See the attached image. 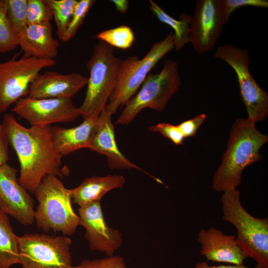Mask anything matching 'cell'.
Segmentation results:
<instances>
[{"mask_svg": "<svg viewBox=\"0 0 268 268\" xmlns=\"http://www.w3.org/2000/svg\"><path fill=\"white\" fill-rule=\"evenodd\" d=\"M255 125L247 119L235 121L221 163L212 178L214 190L223 192L236 189L241 183L245 168L263 158L260 150L268 141V136L259 131Z\"/></svg>", "mask_w": 268, "mask_h": 268, "instance_id": "2", "label": "cell"}, {"mask_svg": "<svg viewBox=\"0 0 268 268\" xmlns=\"http://www.w3.org/2000/svg\"><path fill=\"white\" fill-rule=\"evenodd\" d=\"M95 1L94 0H78L62 41L67 42L74 37Z\"/></svg>", "mask_w": 268, "mask_h": 268, "instance_id": "27", "label": "cell"}, {"mask_svg": "<svg viewBox=\"0 0 268 268\" xmlns=\"http://www.w3.org/2000/svg\"><path fill=\"white\" fill-rule=\"evenodd\" d=\"M31 126H50L69 123L80 115L71 98L37 99L29 96L19 99L11 110Z\"/></svg>", "mask_w": 268, "mask_h": 268, "instance_id": "12", "label": "cell"}, {"mask_svg": "<svg viewBox=\"0 0 268 268\" xmlns=\"http://www.w3.org/2000/svg\"><path fill=\"white\" fill-rule=\"evenodd\" d=\"M45 1L51 9L56 25V34L59 39L61 41L78 0H45Z\"/></svg>", "mask_w": 268, "mask_h": 268, "instance_id": "23", "label": "cell"}, {"mask_svg": "<svg viewBox=\"0 0 268 268\" xmlns=\"http://www.w3.org/2000/svg\"><path fill=\"white\" fill-rule=\"evenodd\" d=\"M18 237L14 233L7 215L0 210V268L20 264Z\"/></svg>", "mask_w": 268, "mask_h": 268, "instance_id": "21", "label": "cell"}, {"mask_svg": "<svg viewBox=\"0 0 268 268\" xmlns=\"http://www.w3.org/2000/svg\"><path fill=\"white\" fill-rule=\"evenodd\" d=\"M111 1L115 4L116 10L121 13H126L129 7V1L127 0H112Z\"/></svg>", "mask_w": 268, "mask_h": 268, "instance_id": "35", "label": "cell"}, {"mask_svg": "<svg viewBox=\"0 0 268 268\" xmlns=\"http://www.w3.org/2000/svg\"><path fill=\"white\" fill-rule=\"evenodd\" d=\"M52 12L45 0H27V24L51 23Z\"/></svg>", "mask_w": 268, "mask_h": 268, "instance_id": "28", "label": "cell"}, {"mask_svg": "<svg viewBox=\"0 0 268 268\" xmlns=\"http://www.w3.org/2000/svg\"><path fill=\"white\" fill-rule=\"evenodd\" d=\"M222 193V219L235 227L237 244L248 257L268 268V218H256L250 214L241 204L239 190Z\"/></svg>", "mask_w": 268, "mask_h": 268, "instance_id": "4", "label": "cell"}, {"mask_svg": "<svg viewBox=\"0 0 268 268\" xmlns=\"http://www.w3.org/2000/svg\"><path fill=\"white\" fill-rule=\"evenodd\" d=\"M174 46V36L171 31L163 40L154 43L142 59L132 56L123 60L116 85L105 109L112 115L119 108L125 106L135 94L150 71Z\"/></svg>", "mask_w": 268, "mask_h": 268, "instance_id": "7", "label": "cell"}, {"mask_svg": "<svg viewBox=\"0 0 268 268\" xmlns=\"http://www.w3.org/2000/svg\"><path fill=\"white\" fill-rule=\"evenodd\" d=\"M112 115L105 108L99 115L97 129L89 148L105 155L112 169H136L144 171L128 159L120 151L116 143Z\"/></svg>", "mask_w": 268, "mask_h": 268, "instance_id": "17", "label": "cell"}, {"mask_svg": "<svg viewBox=\"0 0 268 268\" xmlns=\"http://www.w3.org/2000/svg\"><path fill=\"white\" fill-rule=\"evenodd\" d=\"M34 194L38 201L35 210L37 227L45 232L53 231L71 235L79 225V218L72 208L70 189L59 177L48 175Z\"/></svg>", "mask_w": 268, "mask_h": 268, "instance_id": "3", "label": "cell"}, {"mask_svg": "<svg viewBox=\"0 0 268 268\" xmlns=\"http://www.w3.org/2000/svg\"><path fill=\"white\" fill-rule=\"evenodd\" d=\"M16 173L8 164L0 167V210L29 226L35 221L34 201L19 183Z\"/></svg>", "mask_w": 268, "mask_h": 268, "instance_id": "13", "label": "cell"}, {"mask_svg": "<svg viewBox=\"0 0 268 268\" xmlns=\"http://www.w3.org/2000/svg\"><path fill=\"white\" fill-rule=\"evenodd\" d=\"M9 141L1 124H0V167L8 160Z\"/></svg>", "mask_w": 268, "mask_h": 268, "instance_id": "33", "label": "cell"}, {"mask_svg": "<svg viewBox=\"0 0 268 268\" xmlns=\"http://www.w3.org/2000/svg\"><path fill=\"white\" fill-rule=\"evenodd\" d=\"M213 56L225 62L235 71L240 95L247 112V119L255 124L265 121L268 116V93L259 85L250 71L249 52L227 44L218 47Z\"/></svg>", "mask_w": 268, "mask_h": 268, "instance_id": "8", "label": "cell"}, {"mask_svg": "<svg viewBox=\"0 0 268 268\" xmlns=\"http://www.w3.org/2000/svg\"><path fill=\"white\" fill-rule=\"evenodd\" d=\"M71 240L66 236L25 234L18 237L22 268H72Z\"/></svg>", "mask_w": 268, "mask_h": 268, "instance_id": "9", "label": "cell"}, {"mask_svg": "<svg viewBox=\"0 0 268 268\" xmlns=\"http://www.w3.org/2000/svg\"><path fill=\"white\" fill-rule=\"evenodd\" d=\"M125 182V178L121 175L85 178L78 186L70 189L72 200L79 207L100 201L101 198L108 192L122 188Z\"/></svg>", "mask_w": 268, "mask_h": 268, "instance_id": "20", "label": "cell"}, {"mask_svg": "<svg viewBox=\"0 0 268 268\" xmlns=\"http://www.w3.org/2000/svg\"><path fill=\"white\" fill-rule=\"evenodd\" d=\"M55 59L23 55L0 63V113L28 94L31 83L43 68L54 67Z\"/></svg>", "mask_w": 268, "mask_h": 268, "instance_id": "10", "label": "cell"}, {"mask_svg": "<svg viewBox=\"0 0 268 268\" xmlns=\"http://www.w3.org/2000/svg\"><path fill=\"white\" fill-rule=\"evenodd\" d=\"M96 38L112 47L126 50L132 46L134 35L130 27L121 25L103 31L98 33Z\"/></svg>", "mask_w": 268, "mask_h": 268, "instance_id": "24", "label": "cell"}, {"mask_svg": "<svg viewBox=\"0 0 268 268\" xmlns=\"http://www.w3.org/2000/svg\"><path fill=\"white\" fill-rule=\"evenodd\" d=\"M8 20L17 35L27 26V0H4Z\"/></svg>", "mask_w": 268, "mask_h": 268, "instance_id": "26", "label": "cell"}, {"mask_svg": "<svg viewBox=\"0 0 268 268\" xmlns=\"http://www.w3.org/2000/svg\"><path fill=\"white\" fill-rule=\"evenodd\" d=\"M198 240L201 245V254L208 261L242 265L248 258L233 235H225L218 229H201Z\"/></svg>", "mask_w": 268, "mask_h": 268, "instance_id": "16", "label": "cell"}, {"mask_svg": "<svg viewBox=\"0 0 268 268\" xmlns=\"http://www.w3.org/2000/svg\"><path fill=\"white\" fill-rule=\"evenodd\" d=\"M18 46L26 57L54 59L60 43L52 36L51 23L27 24L17 34Z\"/></svg>", "mask_w": 268, "mask_h": 268, "instance_id": "18", "label": "cell"}, {"mask_svg": "<svg viewBox=\"0 0 268 268\" xmlns=\"http://www.w3.org/2000/svg\"><path fill=\"white\" fill-rule=\"evenodd\" d=\"M150 9L157 18L162 23L170 26L173 30L175 39L174 49L179 51L186 44L190 43L191 23L192 16L186 13L179 15V20H177L159 7L155 2L149 0Z\"/></svg>", "mask_w": 268, "mask_h": 268, "instance_id": "22", "label": "cell"}, {"mask_svg": "<svg viewBox=\"0 0 268 268\" xmlns=\"http://www.w3.org/2000/svg\"><path fill=\"white\" fill-rule=\"evenodd\" d=\"M72 268H127L123 258L112 256L101 259L85 260Z\"/></svg>", "mask_w": 268, "mask_h": 268, "instance_id": "29", "label": "cell"}, {"mask_svg": "<svg viewBox=\"0 0 268 268\" xmlns=\"http://www.w3.org/2000/svg\"><path fill=\"white\" fill-rule=\"evenodd\" d=\"M87 82L88 78L79 73L46 71L40 73L31 83L28 95L37 99L71 98Z\"/></svg>", "mask_w": 268, "mask_h": 268, "instance_id": "15", "label": "cell"}, {"mask_svg": "<svg viewBox=\"0 0 268 268\" xmlns=\"http://www.w3.org/2000/svg\"><path fill=\"white\" fill-rule=\"evenodd\" d=\"M17 47V35L7 17L4 0H0V53L11 52Z\"/></svg>", "mask_w": 268, "mask_h": 268, "instance_id": "25", "label": "cell"}, {"mask_svg": "<svg viewBox=\"0 0 268 268\" xmlns=\"http://www.w3.org/2000/svg\"><path fill=\"white\" fill-rule=\"evenodd\" d=\"M122 61L106 43L100 41L94 46L86 64L89 77L84 99L78 108L80 115H98L105 107L116 85Z\"/></svg>", "mask_w": 268, "mask_h": 268, "instance_id": "5", "label": "cell"}, {"mask_svg": "<svg viewBox=\"0 0 268 268\" xmlns=\"http://www.w3.org/2000/svg\"><path fill=\"white\" fill-rule=\"evenodd\" d=\"M1 124L20 164L19 182L28 192L34 194L48 175L63 176V156L55 148L50 126L25 128L10 113L3 116Z\"/></svg>", "mask_w": 268, "mask_h": 268, "instance_id": "1", "label": "cell"}, {"mask_svg": "<svg viewBox=\"0 0 268 268\" xmlns=\"http://www.w3.org/2000/svg\"><path fill=\"white\" fill-rule=\"evenodd\" d=\"M228 22L221 0H196L190 35V42L195 52L203 54L212 50Z\"/></svg>", "mask_w": 268, "mask_h": 268, "instance_id": "11", "label": "cell"}, {"mask_svg": "<svg viewBox=\"0 0 268 268\" xmlns=\"http://www.w3.org/2000/svg\"><path fill=\"white\" fill-rule=\"evenodd\" d=\"M194 268H248L244 265H220L217 266H210L206 262L199 263L195 266Z\"/></svg>", "mask_w": 268, "mask_h": 268, "instance_id": "34", "label": "cell"}, {"mask_svg": "<svg viewBox=\"0 0 268 268\" xmlns=\"http://www.w3.org/2000/svg\"><path fill=\"white\" fill-rule=\"evenodd\" d=\"M150 131L159 133L163 136L170 139L176 145H183L184 137L177 125L167 123H160L148 127Z\"/></svg>", "mask_w": 268, "mask_h": 268, "instance_id": "30", "label": "cell"}, {"mask_svg": "<svg viewBox=\"0 0 268 268\" xmlns=\"http://www.w3.org/2000/svg\"><path fill=\"white\" fill-rule=\"evenodd\" d=\"M206 115L201 114L191 119L185 121L178 125V127L184 138L196 135L198 130L205 121Z\"/></svg>", "mask_w": 268, "mask_h": 268, "instance_id": "32", "label": "cell"}, {"mask_svg": "<svg viewBox=\"0 0 268 268\" xmlns=\"http://www.w3.org/2000/svg\"><path fill=\"white\" fill-rule=\"evenodd\" d=\"M181 83L177 63L171 59L166 60L159 73L147 75L139 91L125 105L115 124H130L144 108L163 111Z\"/></svg>", "mask_w": 268, "mask_h": 268, "instance_id": "6", "label": "cell"}, {"mask_svg": "<svg viewBox=\"0 0 268 268\" xmlns=\"http://www.w3.org/2000/svg\"><path fill=\"white\" fill-rule=\"evenodd\" d=\"M223 10L226 20L228 22L231 13L236 9L245 6L260 8L268 7L267 0H221Z\"/></svg>", "mask_w": 268, "mask_h": 268, "instance_id": "31", "label": "cell"}, {"mask_svg": "<svg viewBox=\"0 0 268 268\" xmlns=\"http://www.w3.org/2000/svg\"><path fill=\"white\" fill-rule=\"evenodd\" d=\"M98 117L99 115L84 117L80 125L71 128L51 127L56 150L64 156L82 148H89L98 126Z\"/></svg>", "mask_w": 268, "mask_h": 268, "instance_id": "19", "label": "cell"}, {"mask_svg": "<svg viewBox=\"0 0 268 268\" xmlns=\"http://www.w3.org/2000/svg\"><path fill=\"white\" fill-rule=\"evenodd\" d=\"M79 225L85 229V237L92 251L114 256L123 242L121 232L111 228L105 220L100 201L79 207L78 210Z\"/></svg>", "mask_w": 268, "mask_h": 268, "instance_id": "14", "label": "cell"}, {"mask_svg": "<svg viewBox=\"0 0 268 268\" xmlns=\"http://www.w3.org/2000/svg\"><path fill=\"white\" fill-rule=\"evenodd\" d=\"M254 268H264L262 266H261L260 265L257 264L256 266H255Z\"/></svg>", "mask_w": 268, "mask_h": 268, "instance_id": "36", "label": "cell"}]
</instances>
